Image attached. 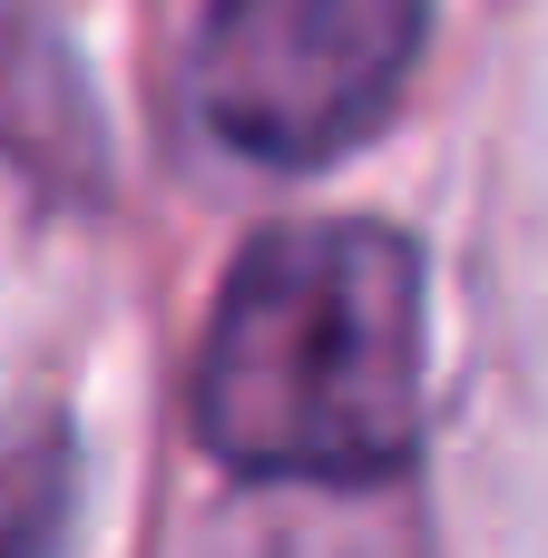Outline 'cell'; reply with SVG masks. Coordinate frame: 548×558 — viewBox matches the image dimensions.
<instances>
[{
    "label": "cell",
    "mask_w": 548,
    "mask_h": 558,
    "mask_svg": "<svg viewBox=\"0 0 548 558\" xmlns=\"http://www.w3.org/2000/svg\"><path fill=\"white\" fill-rule=\"evenodd\" d=\"M196 432L245 481H392L422 441V255L392 226H275L235 255Z\"/></svg>",
    "instance_id": "1"
},
{
    "label": "cell",
    "mask_w": 548,
    "mask_h": 558,
    "mask_svg": "<svg viewBox=\"0 0 548 558\" xmlns=\"http://www.w3.org/2000/svg\"><path fill=\"white\" fill-rule=\"evenodd\" d=\"M422 39L431 0H206L186 98L216 147L255 167H324L392 118Z\"/></svg>",
    "instance_id": "2"
},
{
    "label": "cell",
    "mask_w": 548,
    "mask_h": 558,
    "mask_svg": "<svg viewBox=\"0 0 548 558\" xmlns=\"http://www.w3.org/2000/svg\"><path fill=\"white\" fill-rule=\"evenodd\" d=\"M0 147L10 157H88V98L69 88V59L39 10L0 0Z\"/></svg>",
    "instance_id": "3"
},
{
    "label": "cell",
    "mask_w": 548,
    "mask_h": 558,
    "mask_svg": "<svg viewBox=\"0 0 548 558\" xmlns=\"http://www.w3.org/2000/svg\"><path fill=\"white\" fill-rule=\"evenodd\" d=\"M78 500V451L59 412H10L0 422V558H59Z\"/></svg>",
    "instance_id": "4"
}]
</instances>
